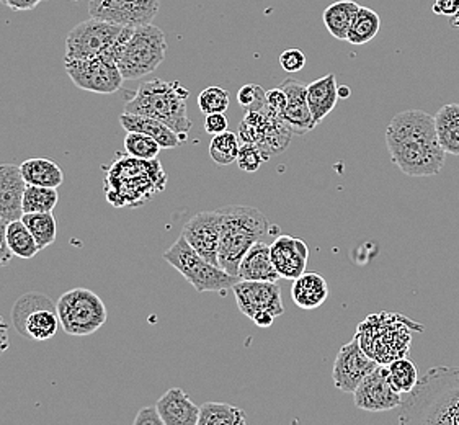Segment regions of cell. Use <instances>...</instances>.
Returning <instances> with one entry per match:
<instances>
[{
	"label": "cell",
	"instance_id": "cell-45",
	"mask_svg": "<svg viewBox=\"0 0 459 425\" xmlns=\"http://www.w3.org/2000/svg\"><path fill=\"white\" fill-rule=\"evenodd\" d=\"M134 425H164L157 406L143 407L134 419Z\"/></svg>",
	"mask_w": 459,
	"mask_h": 425
},
{
	"label": "cell",
	"instance_id": "cell-18",
	"mask_svg": "<svg viewBox=\"0 0 459 425\" xmlns=\"http://www.w3.org/2000/svg\"><path fill=\"white\" fill-rule=\"evenodd\" d=\"M270 252L280 278L294 282L306 272L309 247L303 239L293 236H278L270 244Z\"/></svg>",
	"mask_w": 459,
	"mask_h": 425
},
{
	"label": "cell",
	"instance_id": "cell-46",
	"mask_svg": "<svg viewBox=\"0 0 459 425\" xmlns=\"http://www.w3.org/2000/svg\"><path fill=\"white\" fill-rule=\"evenodd\" d=\"M433 12L443 17H453L456 12H459V0H435Z\"/></svg>",
	"mask_w": 459,
	"mask_h": 425
},
{
	"label": "cell",
	"instance_id": "cell-12",
	"mask_svg": "<svg viewBox=\"0 0 459 425\" xmlns=\"http://www.w3.org/2000/svg\"><path fill=\"white\" fill-rule=\"evenodd\" d=\"M123 27L107 20H85L75 25L65 38V59H92L107 55L120 37Z\"/></svg>",
	"mask_w": 459,
	"mask_h": 425
},
{
	"label": "cell",
	"instance_id": "cell-34",
	"mask_svg": "<svg viewBox=\"0 0 459 425\" xmlns=\"http://www.w3.org/2000/svg\"><path fill=\"white\" fill-rule=\"evenodd\" d=\"M240 143L236 133L224 131L221 134L212 136L210 143V158L218 166H230L238 160L239 156Z\"/></svg>",
	"mask_w": 459,
	"mask_h": 425
},
{
	"label": "cell",
	"instance_id": "cell-30",
	"mask_svg": "<svg viewBox=\"0 0 459 425\" xmlns=\"http://www.w3.org/2000/svg\"><path fill=\"white\" fill-rule=\"evenodd\" d=\"M381 28V19L375 10L359 7L347 35V41L353 47H363L377 38Z\"/></svg>",
	"mask_w": 459,
	"mask_h": 425
},
{
	"label": "cell",
	"instance_id": "cell-26",
	"mask_svg": "<svg viewBox=\"0 0 459 425\" xmlns=\"http://www.w3.org/2000/svg\"><path fill=\"white\" fill-rule=\"evenodd\" d=\"M20 169H22V176L25 178L27 186L57 188L65 182L63 169L51 159H27L25 162L20 164Z\"/></svg>",
	"mask_w": 459,
	"mask_h": 425
},
{
	"label": "cell",
	"instance_id": "cell-42",
	"mask_svg": "<svg viewBox=\"0 0 459 425\" xmlns=\"http://www.w3.org/2000/svg\"><path fill=\"white\" fill-rule=\"evenodd\" d=\"M280 65L285 69L286 73H299L303 71L306 65V55L301 49H286L280 55Z\"/></svg>",
	"mask_w": 459,
	"mask_h": 425
},
{
	"label": "cell",
	"instance_id": "cell-33",
	"mask_svg": "<svg viewBox=\"0 0 459 425\" xmlns=\"http://www.w3.org/2000/svg\"><path fill=\"white\" fill-rule=\"evenodd\" d=\"M387 375H389L391 385L401 395H409L420 379L417 367L407 357H401V359L391 361L387 365Z\"/></svg>",
	"mask_w": 459,
	"mask_h": 425
},
{
	"label": "cell",
	"instance_id": "cell-36",
	"mask_svg": "<svg viewBox=\"0 0 459 425\" xmlns=\"http://www.w3.org/2000/svg\"><path fill=\"white\" fill-rule=\"evenodd\" d=\"M160 144L156 139L147 136L144 133L138 131H126V138H125V151L128 156L133 158L151 159L159 158L160 154Z\"/></svg>",
	"mask_w": 459,
	"mask_h": 425
},
{
	"label": "cell",
	"instance_id": "cell-7",
	"mask_svg": "<svg viewBox=\"0 0 459 425\" xmlns=\"http://www.w3.org/2000/svg\"><path fill=\"white\" fill-rule=\"evenodd\" d=\"M164 260L167 264H170L180 275H184L185 280L198 293L214 291L224 296V293L228 290H232V287L240 280L239 277L230 275L226 270H222L220 265H214L202 257L182 234L178 239L175 240L174 246H170L164 252Z\"/></svg>",
	"mask_w": 459,
	"mask_h": 425
},
{
	"label": "cell",
	"instance_id": "cell-13",
	"mask_svg": "<svg viewBox=\"0 0 459 425\" xmlns=\"http://www.w3.org/2000/svg\"><path fill=\"white\" fill-rule=\"evenodd\" d=\"M159 7L160 0H89L91 17L120 27L136 28L152 23Z\"/></svg>",
	"mask_w": 459,
	"mask_h": 425
},
{
	"label": "cell",
	"instance_id": "cell-8",
	"mask_svg": "<svg viewBox=\"0 0 459 425\" xmlns=\"http://www.w3.org/2000/svg\"><path fill=\"white\" fill-rule=\"evenodd\" d=\"M167 39L160 28L149 23L133 30L120 56L118 67L125 81H138L152 74L164 63Z\"/></svg>",
	"mask_w": 459,
	"mask_h": 425
},
{
	"label": "cell",
	"instance_id": "cell-19",
	"mask_svg": "<svg viewBox=\"0 0 459 425\" xmlns=\"http://www.w3.org/2000/svg\"><path fill=\"white\" fill-rule=\"evenodd\" d=\"M280 89L286 93V99H288L285 111L281 115L286 126L298 136H304L309 131H313L317 125L314 123L313 113L309 110L307 99H306L307 85L303 81L288 77L281 82Z\"/></svg>",
	"mask_w": 459,
	"mask_h": 425
},
{
	"label": "cell",
	"instance_id": "cell-51",
	"mask_svg": "<svg viewBox=\"0 0 459 425\" xmlns=\"http://www.w3.org/2000/svg\"><path fill=\"white\" fill-rule=\"evenodd\" d=\"M451 25L459 28V12H456V13L451 17Z\"/></svg>",
	"mask_w": 459,
	"mask_h": 425
},
{
	"label": "cell",
	"instance_id": "cell-48",
	"mask_svg": "<svg viewBox=\"0 0 459 425\" xmlns=\"http://www.w3.org/2000/svg\"><path fill=\"white\" fill-rule=\"evenodd\" d=\"M10 347L9 324L0 316V355Z\"/></svg>",
	"mask_w": 459,
	"mask_h": 425
},
{
	"label": "cell",
	"instance_id": "cell-47",
	"mask_svg": "<svg viewBox=\"0 0 459 425\" xmlns=\"http://www.w3.org/2000/svg\"><path fill=\"white\" fill-rule=\"evenodd\" d=\"M41 0H7V7L15 12H27V10L37 9Z\"/></svg>",
	"mask_w": 459,
	"mask_h": 425
},
{
	"label": "cell",
	"instance_id": "cell-49",
	"mask_svg": "<svg viewBox=\"0 0 459 425\" xmlns=\"http://www.w3.org/2000/svg\"><path fill=\"white\" fill-rule=\"evenodd\" d=\"M252 321H254V324L258 325V327L266 329V327H272V325H273V323H275V316L272 315V313H268V311H260V313H257V315L252 317Z\"/></svg>",
	"mask_w": 459,
	"mask_h": 425
},
{
	"label": "cell",
	"instance_id": "cell-17",
	"mask_svg": "<svg viewBox=\"0 0 459 425\" xmlns=\"http://www.w3.org/2000/svg\"><path fill=\"white\" fill-rule=\"evenodd\" d=\"M221 224H222V212L220 210H214V212H202L195 214L194 218L185 222L182 230V236L188 240V244L202 257L214 265H220L218 250H220Z\"/></svg>",
	"mask_w": 459,
	"mask_h": 425
},
{
	"label": "cell",
	"instance_id": "cell-15",
	"mask_svg": "<svg viewBox=\"0 0 459 425\" xmlns=\"http://www.w3.org/2000/svg\"><path fill=\"white\" fill-rule=\"evenodd\" d=\"M236 303L242 315L252 319L260 311H268L275 317L285 313V306L281 299V288L276 282H250L239 280L232 287Z\"/></svg>",
	"mask_w": 459,
	"mask_h": 425
},
{
	"label": "cell",
	"instance_id": "cell-6",
	"mask_svg": "<svg viewBox=\"0 0 459 425\" xmlns=\"http://www.w3.org/2000/svg\"><path fill=\"white\" fill-rule=\"evenodd\" d=\"M423 333V325L405 316L379 313L368 316L357 327V337L368 355L379 365H389L407 357L412 343V331Z\"/></svg>",
	"mask_w": 459,
	"mask_h": 425
},
{
	"label": "cell",
	"instance_id": "cell-24",
	"mask_svg": "<svg viewBox=\"0 0 459 425\" xmlns=\"http://www.w3.org/2000/svg\"><path fill=\"white\" fill-rule=\"evenodd\" d=\"M120 123L126 131H138V133H144L147 136L156 139L162 149L178 148L184 143L182 138L162 121L154 120L149 117L131 115V113L123 111L120 115Z\"/></svg>",
	"mask_w": 459,
	"mask_h": 425
},
{
	"label": "cell",
	"instance_id": "cell-40",
	"mask_svg": "<svg viewBox=\"0 0 459 425\" xmlns=\"http://www.w3.org/2000/svg\"><path fill=\"white\" fill-rule=\"evenodd\" d=\"M266 91L258 83H246L238 92V102L247 111L262 110L265 107Z\"/></svg>",
	"mask_w": 459,
	"mask_h": 425
},
{
	"label": "cell",
	"instance_id": "cell-23",
	"mask_svg": "<svg viewBox=\"0 0 459 425\" xmlns=\"http://www.w3.org/2000/svg\"><path fill=\"white\" fill-rule=\"evenodd\" d=\"M306 99L309 110L313 113L314 123L319 125L331 115L339 100V85L335 74L331 73L314 82L307 83Z\"/></svg>",
	"mask_w": 459,
	"mask_h": 425
},
{
	"label": "cell",
	"instance_id": "cell-32",
	"mask_svg": "<svg viewBox=\"0 0 459 425\" xmlns=\"http://www.w3.org/2000/svg\"><path fill=\"white\" fill-rule=\"evenodd\" d=\"M22 220L37 239L39 249H47L51 244H55L57 222L53 212H27L22 216Z\"/></svg>",
	"mask_w": 459,
	"mask_h": 425
},
{
	"label": "cell",
	"instance_id": "cell-43",
	"mask_svg": "<svg viewBox=\"0 0 459 425\" xmlns=\"http://www.w3.org/2000/svg\"><path fill=\"white\" fill-rule=\"evenodd\" d=\"M228 126H230V120H228V117L224 113H210V115H206L204 131L208 134H212V136L221 134V133L228 131Z\"/></svg>",
	"mask_w": 459,
	"mask_h": 425
},
{
	"label": "cell",
	"instance_id": "cell-9",
	"mask_svg": "<svg viewBox=\"0 0 459 425\" xmlns=\"http://www.w3.org/2000/svg\"><path fill=\"white\" fill-rule=\"evenodd\" d=\"M56 311L65 334L92 335L107 323V308L100 296L87 288H74L57 299Z\"/></svg>",
	"mask_w": 459,
	"mask_h": 425
},
{
	"label": "cell",
	"instance_id": "cell-11",
	"mask_svg": "<svg viewBox=\"0 0 459 425\" xmlns=\"http://www.w3.org/2000/svg\"><path fill=\"white\" fill-rule=\"evenodd\" d=\"M65 67L74 85L87 92L110 95L118 92L125 82L118 63L110 55L92 59H65Z\"/></svg>",
	"mask_w": 459,
	"mask_h": 425
},
{
	"label": "cell",
	"instance_id": "cell-21",
	"mask_svg": "<svg viewBox=\"0 0 459 425\" xmlns=\"http://www.w3.org/2000/svg\"><path fill=\"white\" fill-rule=\"evenodd\" d=\"M156 406L164 425H198L200 407L182 388L169 389Z\"/></svg>",
	"mask_w": 459,
	"mask_h": 425
},
{
	"label": "cell",
	"instance_id": "cell-37",
	"mask_svg": "<svg viewBox=\"0 0 459 425\" xmlns=\"http://www.w3.org/2000/svg\"><path fill=\"white\" fill-rule=\"evenodd\" d=\"M270 117L265 111H247L244 120L239 125V136L244 143H254L260 144L265 136L266 126H268Z\"/></svg>",
	"mask_w": 459,
	"mask_h": 425
},
{
	"label": "cell",
	"instance_id": "cell-44",
	"mask_svg": "<svg viewBox=\"0 0 459 425\" xmlns=\"http://www.w3.org/2000/svg\"><path fill=\"white\" fill-rule=\"evenodd\" d=\"M7 224L4 218H0V268L9 265L10 260L13 257L9 244H7Z\"/></svg>",
	"mask_w": 459,
	"mask_h": 425
},
{
	"label": "cell",
	"instance_id": "cell-1",
	"mask_svg": "<svg viewBox=\"0 0 459 425\" xmlns=\"http://www.w3.org/2000/svg\"><path fill=\"white\" fill-rule=\"evenodd\" d=\"M391 159L405 176L430 177L440 174L445 149L437 136L435 117L423 110L397 113L386 130Z\"/></svg>",
	"mask_w": 459,
	"mask_h": 425
},
{
	"label": "cell",
	"instance_id": "cell-5",
	"mask_svg": "<svg viewBox=\"0 0 459 425\" xmlns=\"http://www.w3.org/2000/svg\"><path fill=\"white\" fill-rule=\"evenodd\" d=\"M188 97L190 91L185 89L182 83L154 79L139 85L138 91L126 102L123 111L162 121L185 143L188 133L194 128V123L186 113Z\"/></svg>",
	"mask_w": 459,
	"mask_h": 425
},
{
	"label": "cell",
	"instance_id": "cell-3",
	"mask_svg": "<svg viewBox=\"0 0 459 425\" xmlns=\"http://www.w3.org/2000/svg\"><path fill=\"white\" fill-rule=\"evenodd\" d=\"M167 176L157 159L125 156L113 162L103 180L105 194L113 206H141L166 188Z\"/></svg>",
	"mask_w": 459,
	"mask_h": 425
},
{
	"label": "cell",
	"instance_id": "cell-4",
	"mask_svg": "<svg viewBox=\"0 0 459 425\" xmlns=\"http://www.w3.org/2000/svg\"><path fill=\"white\" fill-rule=\"evenodd\" d=\"M222 212L221 224L220 250L218 260L220 267L230 275L238 277L240 260L247 250L265 236L273 234L276 226H272L265 214L257 208L244 204H230L220 208Z\"/></svg>",
	"mask_w": 459,
	"mask_h": 425
},
{
	"label": "cell",
	"instance_id": "cell-39",
	"mask_svg": "<svg viewBox=\"0 0 459 425\" xmlns=\"http://www.w3.org/2000/svg\"><path fill=\"white\" fill-rule=\"evenodd\" d=\"M268 156L262 149L258 148L254 143H244L239 149V156H238V166L244 172H257L262 164L268 160Z\"/></svg>",
	"mask_w": 459,
	"mask_h": 425
},
{
	"label": "cell",
	"instance_id": "cell-10",
	"mask_svg": "<svg viewBox=\"0 0 459 425\" xmlns=\"http://www.w3.org/2000/svg\"><path fill=\"white\" fill-rule=\"evenodd\" d=\"M12 321L22 337L45 343L53 339L61 325L56 305L41 293L20 296L12 309Z\"/></svg>",
	"mask_w": 459,
	"mask_h": 425
},
{
	"label": "cell",
	"instance_id": "cell-41",
	"mask_svg": "<svg viewBox=\"0 0 459 425\" xmlns=\"http://www.w3.org/2000/svg\"><path fill=\"white\" fill-rule=\"evenodd\" d=\"M286 103H288L286 93L281 89H272V91L266 92L265 107L262 110L268 113V115H272V117L281 118V115H283L286 108Z\"/></svg>",
	"mask_w": 459,
	"mask_h": 425
},
{
	"label": "cell",
	"instance_id": "cell-14",
	"mask_svg": "<svg viewBox=\"0 0 459 425\" xmlns=\"http://www.w3.org/2000/svg\"><path fill=\"white\" fill-rule=\"evenodd\" d=\"M377 360H373L367 351H363L359 337L340 347L339 353L333 361L332 381L333 386L342 393H355L359 383L367 378L371 371L377 369Z\"/></svg>",
	"mask_w": 459,
	"mask_h": 425
},
{
	"label": "cell",
	"instance_id": "cell-28",
	"mask_svg": "<svg viewBox=\"0 0 459 425\" xmlns=\"http://www.w3.org/2000/svg\"><path fill=\"white\" fill-rule=\"evenodd\" d=\"M437 136L440 141L441 148L446 154L459 156V105L450 103L441 107L435 117Z\"/></svg>",
	"mask_w": 459,
	"mask_h": 425
},
{
	"label": "cell",
	"instance_id": "cell-38",
	"mask_svg": "<svg viewBox=\"0 0 459 425\" xmlns=\"http://www.w3.org/2000/svg\"><path fill=\"white\" fill-rule=\"evenodd\" d=\"M198 107L204 115L224 113L230 108V92L220 85H212L198 95Z\"/></svg>",
	"mask_w": 459,
	"mask_h": 425
},
{
	"label": "cell",
	"instance_id": "cell-52",
	"mask_svg": "<svg viewBox=\"0 0 459 425\" xmlns=\"http://www.w3.org/2000/svg\"><path fill=\"white\" fill-rule=\"evenodd\" d=\"M0 2H2V4H4V5H7V0H0Z\"/></svg>",
	"mask_w": 459,
	"mask_h": 425
},
{
	"label": "cell",
	"instance_id": "cell-22",
	"mask_svg": "<svg viewBox=\"0 0 459 425\" xmlns=\"http://www.w3.org/2000/svg\"><path fill=\"white\" fill-rule=\"evenodd\" d=\"M238 277L240 280H250V282H278L280 280V275L272 260L270 244L258 240L247 250L244 259L240 260Z\"/></svg>",
	"mask_w": 459,
	"mask_h": 425
},
{
	"label": "cell",
	"instance_id": "cell-50",
	"mask_svg": "<svg viewBox=\"0 0 459 425\" xmlns=\"http://www.w3.org/2000/svg\"><path fill=\"white\" fill-rule=\"evenodd\" d=\"M350 93L349 87H339V99H349Z\"/></svg>",
	"mask_w": 459,
	"mask_h": 425
},
{
	"label": "cell",
	"instance_id": "cell-35",
	"mask_svg": "<svg viewBox=\"0 0 459 425\" xmlns=\"http://www.w3.org/2000/svg\"><path fill=\"white\" fill-rule=\"evenodd\" d=\"M59 202L56 188L48 186H27L23 194V214L27 212H53Z\"/></svg>",
	"mask_w": 459,
	"mask_h": 425
},
{
	"label": "cell",
	"instance_id": "cell-20",
	"mask_svg": "<svg viewBox=\"0 0 459 425\" xmlns=\"http://www.w3.org/2000/svg\"><path fill=\"white\" fill-rule=\"evenodd\" d=\"M27 182L15 164H0V218L5 221L22 220L23 194Z\"/></svg>",
	"mask_w": 459,
	"mask_h": 425
},
{
	"label": "cell",
	"instance_id": "cell-29",
	"mask_svg": "<svg viewBox=\"0 0 459 425\" xmlns=\"http://www.w3.org/2000/svg\"><path fill=\"white\" fill-rule=\"evenodd\" d=\"M247 417L239 407L226 403H204L200 407L198 425H246Z\"/></svg>",
	"mask_w": 459,
	"mask_h": 425
},
{
	"label": "cell",
	"instance_id": "cell-16",
	"mask_svg": "<svg viewBox=\"0 0 459 425\" xmlns=\"http://www.w3.org/2000/svg\"><path fill=\"white\" fill-rule=\"evenodd\" d=\"M355 406L368 412L393 411L403 404V395L389 381L387 365H377L353 393Z\"/></svg>",
	"mask_w": 459,
	"mask_h": 425
},
{
	"label": "cell",
	"instance_id": "cell-31",
	"mask_svg": "<svg viewBox=\"0 0 459 425\" xmlns=\"http://www.w3.org/2000/svg\"><path fill=\"white\" fill-rule=\"evenodd\" d=\"M7 244L13 257L20 259H33L41 250L23 220H15L7 224Z\"/></svg>",
	"mask_w": 459,
	"mask_h": 425
},
{
	"label": "cell",
	"instance_id": "cell-2",
	"mask_svg": "<svg viewBox=\"0 0 459 425\" xmlns=\"http://www.w3.org/2000/svg\"><path fill=\"white\" fill-rule=\"evenodd\" d=\"M401 424L459 425V367H435L405 395Z\"/></svg>",
	"mask_w": 459,
	"mask_h": 425
},
{
	"label": "cell",
	"instance_id": "cell-25",
	"mask_svg": "<svg viewBox=\"0 0 459 425\" xmlns=\"http://www.w3.org/2000/svg\"><path fill=\"white\" fill-rule=\"evenodd\" d=\"M291 298L301 309L319 308L329 298V287L325 278L314 272H304L301 277L294 280Z\"/></svg>",
	"mask_w": 459,
	"mask_h": 425
},
{
	"label": "cell",
	"instance_id": "cell-27",
	"mask_svg": "<svg viewBox=\"0 0 459 425\" xmlns=\"http://www.w3.org/2000/svg\"><path fill=\"white\" fill-rule=\"evenodd\" d=\"M359 7L361 5L353 0H339L324 10L322 20L332 37L347 41L350 27L357 17Z\"/></svg>",
	"mask_w": 459,
	"mask_h": 425
}]
</instances>
